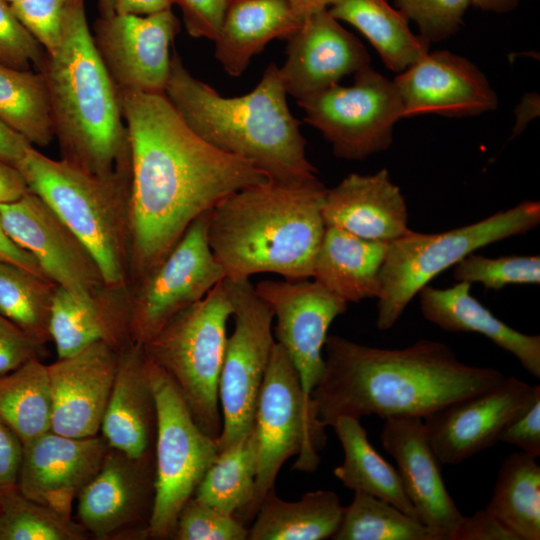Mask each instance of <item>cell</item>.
<instances>
[{
	"mask_svg": "<svg viewBox=\"0 0 540 540\" xmlns=\"http://www.w3.org/2000/svg\"><path fill=\"white\" fill-rule=\"evenodd\" d=\"M328 11L359 30L391 71L400 73L429 52L430 42L412 32L389 0H337Z\"/></svg>",
	"mask_w": 540,
	"mask_h": 540,
	"instance_id": "4dcf8cb0",
	"label": "cell"
},
{
	"mask_svg": "<svg viewBox=\"0 0 540 540\" xmlns=\"http://www.w3.org/2000/svg\"><path fill=\"white\" fill-rule=\"evenodd\" d=\"M164 94L197 136L220 151L251 162L269 179L297 182L317 177L306 156L300 122L289 110L276 64L267 66L251 92L224 97L196 79L173 49Z\"/></svg>",
	"mask_w": 540,
	"mask_h": 540,
	"instance_id": "277c9868",
	"label": "cell"
},
{
	"mask_svg": "<svg viewBox=\"0 0 540 540\" xmlns=\"http://www.w3.org/2000/svg\"><path fill=\"white\" fill-rule=\"evenodd\" d=\"M408 20L415 22L420 35L430 43L455 34L463 23L470 0H395Z\"/></svg>",
	"mask_w": 540,
	"mask_h": 540,
	"instance_id": "b9f144b4",
	"label": "cell"
},
{
	"mask_svg": "<svg viewBox=\"0 0 540 540\" xmlns=\"http://www.w3.org/2000/svg\"><path fill=\"white\" fill-rule=\"evenodd\" d=\"M179 7L188 34L214 40L220 30L229 0H171Z\"/></svg>",
	"mask_w": 540,
	"mask_h": 540,
	"instance_id": "bcb514c9",
	"label": "cell"
},
{
	"mask_svg": "<svg viewBox=\"0 0 540 540\" xmlns=\"http://www.w3.org/2000/svg\"><path fill=\"white\" fill-rule=\"evenodd\" d=\"M539 97L536 93L526 94L517 107V120L513 129V136L518 135L525 128L526 124L538 115Z\"/></svg>",
	"mask_w": 540,
	"mask_h": 540,
	"instance_id": "11a10c76",
	"label": "cell"
},
{
	"mask_svg": "<svg viewBox=\"0 0 540 540\" xmlns=\"http://www.w3.org/2000/svg\"><path fill=\"white\" fill-rule=\"evenodd\" d=\"M304 120L331 144L337 157L362 160L388 149L393 128L404 118L393 81L367 66L350 86L335 84L297 101Z\"/></svg>",
	"mask_w": 540,
	"mask_h": 540,
	"instance_id": "7c38bea8",
	"label": "cell"
},
{
	"mask_svg": "<svg viewBox=\"0 0 540 540\" xmlns=\"http://www.w3.org/2000/svg\"><path fill=\"white\" fill-rule=\"evenodd\" d=\"M539 223V201L526 200L459 228L432 234L409 229L390 241L380 272L377 328H392L424 286L468 254L532 231Z\"/></svg>",
	"mask_w": 540,
	"mask_h": 540,
	"instance_id": "52a82bcc",
	"label": "cell"
},
{
	"mask_svg": "<svg viewBox=\"0 0 540 540\" xmlns=\"http://www.w3.org/2000/svg\"><path fill=\"white\" fill-rule=\"evenodd\" d=\"M540 396V386L515 376L447 404L423 419L440 464L458 465L499 442L503 430Z\"/></svg>",
	"mask_w": 540,
	"mask_h": 540,
	"instance_id": "5bb4252c",
	"label": "cell"
},
{
	"mask_svg": "<svg viewBox=\"0 0 540 540\" xmlns=\"http://www.w3.org/2000/svg\"><path fill=\"white\" fill-rule=\"evenodd\" d=\"M248 529L235 515L192 496L179 513L171 539L248 540Z\"/></svg>",
	"mask_w": 540,
	"mask_h": 540,
	"instance_id": "60d3db41",
	"label": "cell"
},
{
	"mask_svg": "<svg viewBox=\"0 0 540 540\" xmlns=\"http://www.w3.org/2000/svg\"><path fill=\"white\" fill-rule=\"evenodd\" d=\"M393 82L404 118L421 114L476 116L498 107L497 94L483 72L450 51L427 52Z\"/></svg>",
	"mask_w": 540,
	"mask_h": 540,
	"instance_id": "d6986e66",
	"label": "cell"
},
{
	"mask_svg": "<svg viewBox=\"0 0 540 540\" xmlns=\"http://www.w3.org/2000/svg\"><path fill=\"white\" fill-rule=\"evenodd\" d=\"M40 72L61 159L98 175L131 161L118 91L95 46L85 0H70L59 45Z\"/></svg>",
	"mask_w": 540,
	"mask_h": 540,
	"instance_id": "5b68a950",
	"label": "cell"
},
{
	"mask_svg": "<svg viewBox=\"0 0 540 540\" xmlns=\"http://www.w3.org/2000/svg\"><path fill=\"white\" fill-rule=\"evenodd\" d=\"M44 345L0 313V375L39 358Z\"/></svg>",
	"mask_w": 540,
	"mask_h": 540,
	"instance_id": "f6af8a7d",
	"label": "cell"
},
{
	"mask_svg": "<svg viewBox=\"0 0 540 540\" xmlns=\"http://www.w3.org/2000/svg\"><path fill=\"white\" fill-rule=\"evenodd\" d=\"M0 119L32 145L55 138L46 81L41 72L0 65Z\"/></svg>",
	"mask_w": 540,
	"mask_h": 540,
	"instance_id": "d590c367",
	"label": "cell"
},
{
	"mask_svg": "<svg viewBox=\"0 0 540 540\" xmlns=\"http://www.w3.org/2000/svg\"><path fill=\"white\" fill-rule=\"evenodd\" d=\"M170 8L171 0H114V11L120 14L148 15Z\"/></svg>",
	"mask_w": 540,
	"mask_h": 540,
	"instance_id": "db71d44e",
	"label": "cell"
},
{
	"mask_svg": "<svg viewBox=\"0 0 540 540\" xmlns=\"http://www.w3.org/2000/svg\"><path fill=\"white\" fill-rule=\"evenodd\" d=\"M0 261L15 264L41 277H46L35 258L18 246L5 232L0 220ZM49 279V278H48Z\"/></svg>",
	"mask_w": 540,
	"mask_h": 540,
	"instance_id": "816d5d0a",
	"label": "cell"
},
{
	"mask_svg": "<svg viewBox=\"0 0 540 540\" xmlns=\"http://www.w3.org/2000/svg\"><path fill=\"white\" fill-rule=\"evenodd\" d=\"M69 2L70 0H21L12 3L11 7L46 53H51L59 45Z\"/></svg>",
	"mask_w": 540,
	"mask_h": 540,
	"instance_id": "ee69618b",
	"label": "cell"
},
{
	"mask_svg": "<svg viewBox=\"0 0 540 540\" xmlns=\"http://www.w3.org/2000/svg\"><path fill=\"white\" fill-rule=\"evenodd\" d=\"M388 245L326 226L311 278L346 303L378 298Z\"/></svg>",
	"mask_w": 540,
	"mask_h": 540,
	"instance_id": "83f0119b",
	"label": "cell"
},
{
	"mask_svg": "<svg viewBox=\"0 0 540 540\" xmlns=\"http://www.w3.org/2000/svg\"><path fill=\"white\" fill-rule=\"evenodd\" d=\"M517 538L540 539V466L523 452L504 458L485 506Z\"/></svg>",
	"mask_w": 540,
	"mask_h": 540,
	"instance_id": "d6a6232c",
	"label": "cell"
},
{
	"mask_svg": "<svg viewBox=\"0 0 540 540\" xmlns=\"http://www.w3.org/2000/svg\"><path fill=\"white\" fill-rule=\"evenodd\" d=\"M287 41L279 70L287 94L297 101L370 65L365 46L328 9L304 18Z\"/></svg>",
	"mask_w": 540,
	"mask_h": 540,
	"instance_id": "7402d4cb",
	"label": "cell"
},
{
	"mask_svg": "<svg viewBox=\"0 0 540 540\" xmlns=\"http://www.w3.org/2000/svg\"><path fill=\"white\" fill-rule=\"evenodd\" d=\"M344 506L331 490L284 501L275 489L266 494L248 529V540H324L337 531Z\"/></svg>",
	"mask_w": 540,
	"mask_h": 540,
	"instance_id": "f546056e",
	"label": "cell"
},
{
	"mask_svg": "<svg viewBox=\"0 0 540 540\" xmlns=\"http://www.w3.org/2000/svg\"><path fill=\"white\" fill-rule=\"evenodd\" d=\"M45 57V49L20 22L11 4L0 0V65L40 72Z\"/></svg>",
	"mask_w": 540,
	"mask_h": 540,
	"instance_id": "7bdbcfd3",
	"label": "cell"
},
{
	"mask_svg": "<svg viewBox=\"0 0 540 540\" xmlns=\"http://www.w3.org/2000/svg\"><path fill=\"white\" fill-rule=\"evenodd\" d=\"M332 427L344 453L343 462L333 471L335 477L348 489L383 499L419 519L397 469L372 446L360 419L339 417Z\"/></svg>",
	"mask_w": 540,
	"mask_h": 540,
	"instance_id": "1f68e13d",
	"label": "cell"
},
{
	"mask_svg": "<svg viewBox=\"0 0 540 540\" xmlns=\"http://www.w3.org/2000/svg\"><path fill=\"white\" fill-rule=\"evenodd\" d=\"M72 517L25 496L16 485L0 487V540H86Z\"/></svg>",
	"mask_w": 540,
	"mask_h": 540,
	"instance_id": "f35d334b",
	"label": "cell"
},
{
	"mask_svg": "<svg viewBox=\"0 0 540 540\" xmlns=\"http://www.w3.org/2000/svg\"><path fill=\"white\" fill-rule=\"evenodd\" d=\"M324 351V371L311 397L327 427L339 417L424 418L506 378L496 368L460 361L434 340L384 349L328 335Z\"/></svg>",
	"mask_w": 540,
	"mask_h": 540,
	"instance_id": "7a4b0ae2",
	"label": "cell"
},
{
	"mask_svg": "<svg viewBox=\"0 0 540 540\" xmlns=\"http://www.w3.org/2000/svg\"><path fill=\"white\" fill-rule=\"evenodd\" d=\"M33 145L0 119V159L17 167Z\"/></svg>",
	"mask_w": 540,
	"mask_h": 540,
	"instance_id": "f907efd6",
	"label": "cell"
},
{
	"mask_svg": "<svg viewBox=\"0 0 540 540\" xmlns=\"http://www.w3.org/2000/svg\"><path fill=\"white\" fill-rule=\"evenodd\" d=\"M326 425L301 385L284 348L275 343L260 389L253 429L257 443V474L252 501L240 521L248 527L262 500L274 490L284 462L296 456L293 469L314 472L327 442Z\"/></svg>",
	"mask_w": 540,
	"mask_h": 540,
	"instance_id": "9c48e42d",
	"label": "cell"
},
{
	"mask_svg": "<svg viewBox=\"0 0 540 540\" xmlns=\"http://www.w3.org/2000/svg\"><path fill=\"white\" fill-rule=\"evenodd\" d=\"M119 351L103 341L47 365L51 431L75 438L99 435Z\"/></svg>",
	"mask_w": 540,
	"mask_h": 540,
	"instance_id": "44dd1931",
	"label": "cell"
},
{
	"mask_svg": "<svg viewBox=\"0 0 540 540\" xmlns=\"http://www.w3.org/2000/svg\"><path fill=\"white\" fill-rule=\"evenodd\" d=\"M383 448L396 464L405 493L419 520L436 540H449L463 515L448 493L420 417L384 419Z\"/></svg>",
	"mask_w": 540,
	"mask_h": 540,
	"instance_id": "603a6c76",
	"label": "cell"
},
{
	"mask_svg": "<svg viewBox=\"0 0 540 540\" xmlns=\"http://www.w3.org/2000/svg\"><path fill=\"white\" fill-rule=\"evenodd\" d=\"M232 303L234 329L227 337L219 379L222 430L218 452L250 431L260 389L276 343L270 306L249 279H223Z\"/></svg>",
	"mask_w": 540,
	"mask_h": 540,
	"instance_id": "8fae6325",
	"label": "cell"
},
{
	"mask_svg": "<svg viewBox=\"0 0 540 540\" xmlns=\"http://www.w3.org/2000/svg\"><path fill=\"white\" fill-rule=\"evenodd\" d=\"M449 540H517L516 536L487 508L463 516Z\"/></svg>",
	"mask_w": 540,
	"mask_h": 540,
	"instance_id": "c3c4849f",
	"label": "cell"
},
{
	"mask_svg": "<svg viewBox=\"0 0 540 540\" xmlns=\"http://www.w3.org/2000/svg\"><path fill=\"white\" fill-rule=\"evenodd\" d=\"M22 452V441L0 420V487L16 485Z\"/></svg>",
	"mask_w": 540,
	"mask_h": 540,
	"instance_id": "681fc988",
	"label": "cell"
},
{
	"mask_svg": "<svg viewBox=\"0 0 540 540\" xmlns=\"http://www.w3.org/2000/svg\"><path fill=\"white\" fill-rule=\"evenodd\" d=\"M99 434L75 438L48 431L23 444L16 486L28 498L72 517L80 490L109 450Z\"/></svg>",
	"mask_w": 540,
	"mask_h": 540,
	"instance_id": "ffe728a7",
	"label": "cell"
},
{
	"mask_svg": "<svg viewBox=\"0 0 540 540\" xmlns=\"http://www.w3.org/2000/svg\"><path fill=\"white\" fill-rule=\"evenodd\" d=\"M208 213L198 217L165 259L129 291L132 343L146 344L174 315L226 278L209 246Z\"/></svg>",
	"mask_w": 540,
	"mask_h": 540,
	"instance_id": "4fadbf2b",
	"label": "cell"
},
{
	"mask_svg": "<svg viewBox=\"0 0 540 540\" xmlns=\"http://www.w3.org/2000/svg\"><path fill=\"white\" fill-rule=\"evenodd\" d=\"M147 363L142 344L130 343L119 351L100 427L110 448L134 459L154 455L157 414Z\"/></svg>",
	"mask_w": 540,
	"mask_h": 540,
	"instance_id": "d4e9b609",
	"label": "cell"
},
{
	"mask_svg": "<svg viewBox=\"0 0 540 540\" xmlns=\"http://www.w3.org/2000/svg\"><path fill=\"white\" fill-rule=\"evenodd\" d=\"M325 190L317 177L269 179L217 203L208 213L207 238L226 278L244 280L257 273L311 278L326 227Z\"/></svg>",
	"mask_w": 540,
	"mask_h": 540,
	"instance_id": "3957f363",
	"label": "cell"
},
{
	"mask_svg": "<svg viewBox=\"0 0 540 540\" xmlns=\"http://www.w3.org/2000/svg\"><path fill=\"white\" fill-rule=\"evenodd\" d=\"M471 284L457 282L445 289L424 286L420 310L429 322L449 332H474L514 355L533 377L540 378V336L515 330L470 293Z\"/></svg>",
	"mask_w": 540,
	"mask_h": 540,
	"instance_id": "4316f807",
	"label": "cell"
},
{
	"mask_svg": "<svg viewBox=\"0 0 540 540\" xmlns=\"http://www.w3.org/2000/svg\"><path fill=\"white\" fill-rule=\"evenodd\" d=\"M344 506L334 540H436L429 528L393 504L363 492Z\"/></svg>",
	"mask_w": 540,
	"mask_h": 540,
	"instance_id": "74e56055",
	"label": "cell"
},
{
	"mask_svg": "<svg viewBox=\"0 0 540 540\" xmlns=\"http://www.w3.org/2000/svg\"><path fill=\"white\" fill-rule=\"evenodd\" d=\"M254 288L273 311L275 341L294 364L304 392L311 395L324 371L328 329L348 303L308 279L263 280Z\"/></svg>",
	"mask_w": 540,
	"mask_h": 540,
	"instance_id": "ac0fdd59",
	"label": "cell"
},
{
	"mask_svg": "<svg viewBox=\"0 0 540 540\" xmlns=\"http://www.w3.org/2000/svg\"><path fill=\"white\" fill-rule=\"evenodd\" d=\"M57 285L0 261V313L43 344L51 341L50 310Z\"/></svg>",
	"mask_w": 540,
	"mask_h": 540,
	"instance_id": "8d00e7d4",
	"label": "cell"
},
{
	"mask_svg": "<svg viewBox=\"0 0 540 540\" xmlns=\"http://www.w3.org/2000/svg\"><path fill=\"white\" fill-rule=\"evenodd\" d=\"M256 474L257 443L252 427L218 452L193 496L240 520L252 501Z\"/></svg>",
	"mask_w": 540,
	"mask_h": 540,
	"instance_id": "e575fe53",
	"label": "cell"
},
{
	"mask_svg": "<svg viewBox=\"0 0 540 540\" xmlns=\"http://www.w3.org/2000/svg\"><path fill=\"white\" fill-rule=\"evenodd\" d=\"M147 356L157 414L155 496L148 538L163 540L172 538L182 507L194 495L218 450L215 439L196 424L172 378Z\"/></svg>",
	"mask_w": 540,
	"mask_h": 540,
	"instance_id": "30bf717a",
	"label": "cell"
},
{
	"mask_svg": "<svg viewBox=\"0 0 540 540\" xmlns=\"http://www.w3.org/2000/svg\"><path fill=\"white\" fill-rule=\"evenodd\" d=\"M322 215L326 226L373 241H393L408 230V208L386 169L370 175L352 173L325 190Z\"/></svg>",
	"mask_w": 540,
	"mask_h": 540,
	"instance_id": "cb8c5ba5",
	"label": "cell"
},
{
	"mask_svg": "<svg viewBox=\"0 0 540 540\" xmlns=\"http://www.w3.org/2000/svg\"><path fill=\"white\" fill-rule=\"evenodd\" d=\"M49 333L58 358L103 341L118 351L129 345V292L108 290L96 298L79 297L57 285Z\"/></svg>",
	"mask_w": 540,
	"mask_h": 540,
	"instance_id": "484cf974",
	"label": "cell"
},
{
	"mask_svg": "<svg viewBox=\"0 0 540 540\" xmlns=\"http://www.w3.org/2000/svg\"><path fill=\"white\" fill-rule=\"evenodd\" d=\"M6 1H8L10 4H12V3H15V2H18V1H21V0H6Z\"/></svg>",
	"mask_w": 540,
	"mask_h": 540,
	"instance_id": "91938a15",
	"label": "cell"
},
{
	"mask_svg": "<svg viewBox=\"0 0 540 540\" xmlns=\"http://www.w3.org/2000/svg\"><path fill=\"white\" fill-rule=\"evenodd\" d=\"M499 442L517 446L521 452L535 459L540 456V396L507 425Z\"/></svg>",
	"mask_w": 540,
	"mask_h": 540,
	"instance_id": "7dc6e473",
	"label": "cell"
},
{
	"mask_svg": "<svg viewBox=\"0 0 540 540\" xmlns=\"http://www.w3.org/2000/svg\"><path fill=\"white\" fill-rule=\"evenodd\" d=\"M51 413L48 369L40 358L0 375V420L23 444L51 430Z\"/></svg>",
	"mask_w": 540,
	"mask_h": 540,
	"instance_id": "836d02e7",
	"label": "cell"
},
{
	"mask_svg": "<svg viewBox=\"0 0 540 540\" xmlns=\"http://www.w3.org/2000/svg\"><path fill=\"white\" fill-rule=\"evenodd\" d=\"M99 17L108 18L115 14L114 0H97Z\"/></svg>",
	"mask_w": 540,
	"mask_h": 540,
	"instance_id": "680465c9",
	"label": "cell"
},
{
	"mask_svg": "<svg viewBox=\"0 0 540 540\" xmlns=\"http://www.w3.org/2000/svg\"><path fill=\"white\" fill-rule=\"evenodd\" d=\"M0 220L7 235L35 258L56 285L84 298H96L111 290L85 244L32 191L0 204Z\"/></svg>",
	"mask_w": 540,
	"mask_h": 540,
	"instance_id": "9a60e30c",
	"label": "cell"
},
{
	"mask_svg": "<svg viewBox=\"0 0 540 540\" xmlns=\"http://www.w3.org/2000/svg\"><path fill=\"white\" fill-rule=\"evenodd\" d=\"M471 4L481 10L505 13L513 10L519 0H470Z\"/></svg>",
	"mask_w": 540,
	"mask_h": 540,
	"instance_id": "6f0895ef",
	"label": "cell"
},
{
	"mask_svg": "<svg viewBox=\"0 0 540 540\" xmlns=\"http://www.w3.org/2000/svg\"><path fill=\"white\" fill-rule=\"evenodd\" d=\"M294 13L304 18L324 9H328L337 0H285Z\"/></svg>",
	"mask_w": 540,
	"mask_h": 540,
	"instance_id": "9f6ffc18",
	"label": "cell"
},
{
	"mask_svg": "<svg viewBox=\"0 0 540 540\" xmlns=\"http://www.w3.org/2000/svg\"><path fill=\"white\" fill-rule=\"evenodd\" d=\"M17 168L29 190L85 244L107 288L129 292L131 161L98 175L32 146Z\"/></svg>",
	"mask_w": 540,
	"mask_h": 540,
	"instance_id": "8992f818",
	"label": "cell"
},
{
	"mask_svg": "<svg viewBox=\"0 0 540 540\" xmlns=\"http://www.w3.org/2000/svg\"><path fill=\"white\" fill-rule=\"evenodd\" d=\"M154 481V455L134 459L109 448L101 467L76 498V521L98 540L148 538Z\"/></svg>",
	"mask_w": 540,
	"mask_h": 540,
	"instance_id": "2e32d148",
	"label": "cell"
},
{
	"mask_svg": "<svg viewBox=\"0 0 540 540\" xmlns=\"http://www.w3.org/2000/svg\"><path fill=\"white\" fill-rule=\"evenodd\" d=\"M179 29L172 8L148 15L99 17L93 39L117 91L164 93L171 70L170 47Z\"/></svg>",
	"mask_w": 540,
	"mask_h": 540,
	"instance_id": "e0dca14e",
	"label": "cell"
},
{
	"mask_svg": "<svg viewBox=\"0 0 540 540\" xmlns=\"http://www.w3.org/2000/svg\"><path fill=\"white\" fill-rule=\"evenodd\" d=\"M118 97L131 148L130 291L198 217L269 177L202 140L164 93L118 91Z\"/></svg>",
	"mask_w": 540,
	"mask_h": 540,
	"instance_id": "6da1fadb",
	"label": "cell"
},
{
	"mask_svg": "<svg viewBox=\"0 0 540 540\" xmlns=\"http://www.w3.org/2000/svg\"><path fill=\"white\" fill-rule=\"evenodd\" d=\"M301 22L285 0H229L213 40L214 55L230 76L238 77L270 41L287 40Z\"/></svg>",
	"mask_w": 540,
	"mask_h": 540,
	"instance_id": "f1b7e54d",
	"label": "cell"
},
{
	"mask_svg": "<svg viewBox=\"0 0 540 540\" xmlns=\"http://www.w3.org/2000/svg\"><path fill=\"white\" fill-rule=\"evenodd\" d=\"M28 191L18 168L0 159V204L16 201Z\"/></svg>",
	"mask_w": 540,
	"mask_h": 540,
	"instance_id": "f5cc1de1",
	"label": "cell"
},
{
	"mask_svg": "<svg viewBox=\"0 0 540 540\" xmlns=\"http://www.w3.org/2000/svg\"><path fill=\"white\" fill-rule=\"evenodd\" d=\"M457 282L481 283L486 289L500 290L511 284H539V255H508L489 258L468 254L454 265Z\"/></svg>",
	"mask_w": 540,
	"mask_h": 540,
	"instance_id": "ab89813d",
	"label": "cell"
},
{
	"mask_svg": "<svg viewBox=\"0 0 540 540\" xmlns=\"http://www.w3.org/2000/svg\"><path fill=\"white\" fill-rule=\"evenodd\" d=\"M230 317L232 303L222 280L143 345L172 378L196 424L213 439L222 430L219 379Z\"/></svg>",
	"mask_w": 540,
	"mask_h": 540,
	"instance_id": "ba28073f",
	"label": "cell"
}]
</instances>
